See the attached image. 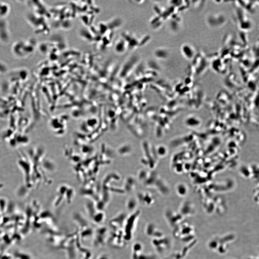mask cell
Listing matches in <instances>:
<instances>
[{
	"label": "cell",
	"mask_w": 259,
	"mask_h": 259,
	"mask_svg": "<svg viewBox=\"0 0 259 259\" xmlns=\"http://www.w3.org/2000/svg\"><path fill=\"white\" fill-rule=\"evenodd\" d=\"M139 213L136 212L126 219L124 226L123 232L126 241H130L132 238Z\"/></svg>",
	"instance_id": "1"
},
{
	"label": "cell",
	"mask_w": 259,
	"mask_h": 259,
	"mask_svg": "<svg viewBox=\"0 0 259 259\" xmlns=\"http://www.w3.org/2000/svg\"><path fill=\"white\" fill-rule=\"evenodd\" d=\"M152 244L156 250L159 253L164 252L170 245L169 241L165 236L162 238L152 239Z\"/></svg>",
	"instance_id": "2"
},
{
	"label": "cell",
	"mask_w": 259,
	"mask_h": 259,
	"mask_svg": "<svg viewBox=\"0 0 259 259\" xmlns=\"http://www.w3.org/2000/svg\"><path fill=\"white\" fill-rule=\"evenodd\" d=\"M138 199L140 201L145 205H150L153 203V197L148 193H142L139 194Z\"/></svg>",
	"instance_id": "3"
},
{
	"label": "cell",
	"mask_w": 259,
	"mask_h": 259,
	"mask_svg": "<svg viewBox=\"0 0 259 259\" xmlns=\"http://www.w3.org/2000/svg\"><path fill=\"white\" fill-rule=\"evenodd\" d=\"M156 155L159 157H164L168 153V149L164 145L157 146L155 149Z\"/></svg>",
	"instance_id": "4"
},
{
	"label": "cell",
	"mask_w": 259,
	"mask_h": 259,
	"mask_svg": "<svg viewBox=\"0 0 259 259\" xmlns=\"http://www.w3.org/2000/svg\"><path fill=\"white\" fill-rule=\"evenodd\" d=\"M155 54L156 57L158 59H164L168 57V53L166 50L159 49L156 50Z\"/></svg>",
	"instance_id": "5"
},
{
	"label": "cell",
	"mask_w": 259,
	"mask_h": 259,
	"mask_svg": "<svg viewBox=\"0 0 259 259\" xmlns=\"http://www.w3.org/2000/svg\"><path fill=\"white\" fill-rule=\"evenodd\" d=\"M136 57H133L132 59H130L129 61L127 62L124 66V67L123 68V71H127V72L129 71H130L131 69L134 66V65H136Z\"/></svg>",
	"instance_id": "6"
},
{
	"label": "cell",
	"mask_w": 259,
	"mask_h": 259,
	"mask_svg": "<svg viewBox=\"0 0 259 259\" xmlns=\"http://www.w3.org/2000/svg\"><path fill=\"white\" fill-rule=\"evenodd\" d=\"M124 40H121L117 43L116 46V50L118 52L121 53L125 51L127 47V43Z\"/></svg>",
	"instance_id": "7"
},
{
	"label": "cell",
	"mask_w": 259,
	"mask_h": 259,
	"mask_svg": "<svg viewBox=\"0 0 259 259\" xmlns=\"http://www.w3.org/2000/svg\"><path fill=\"white\" fill-rule=\"evenodd\" d=\"M136 202L134 199H131L129 200L127 203V207L130 210L134 209L136 208Z\"/></svg>",
	"instance_id": "8"
},
{
	"label": "cell",
	"mask_w": 259,
	"mask_h": 259,
	"mask_svg": "<svg viewBox=\"0 0 259 259\" xmlns=\"http://www.w3.org/2000/svg\"><path fill=\"white\" fill-rule=\"evenodd\" d=\"M3 187V185H2L1 184H0V189L2 187Z\"/></svg>",
	"instance_id": "9"
}]
</instances>
